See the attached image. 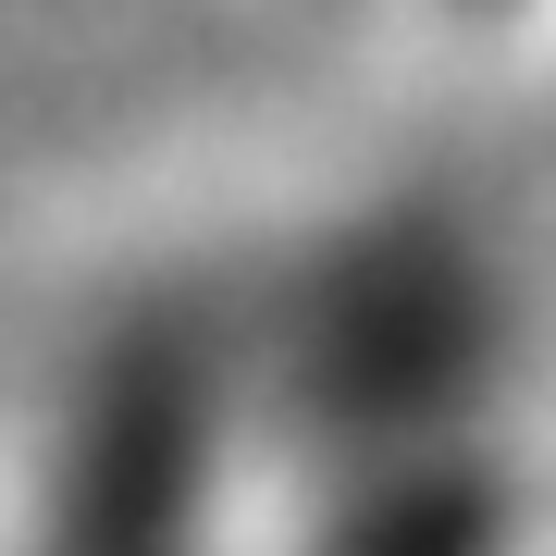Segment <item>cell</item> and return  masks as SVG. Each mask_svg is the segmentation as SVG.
Returning a JSON list of instances; mask_svg holds the SVG:
<instances>
[{"instance_id": "1", "label": "cell", "mask_w": 556, "mask_h": 556, "mask_svg": "<svg viewBox=\"0 0 556 556\" xmlns=\"http://www.w3.org/2000/svg\"><path fill=\"white\" fill-rule=\"evenodd\" d=\"M358 75L433 87V100H507L556 87V0H298Z\"/></svg>"}]
</instances>
